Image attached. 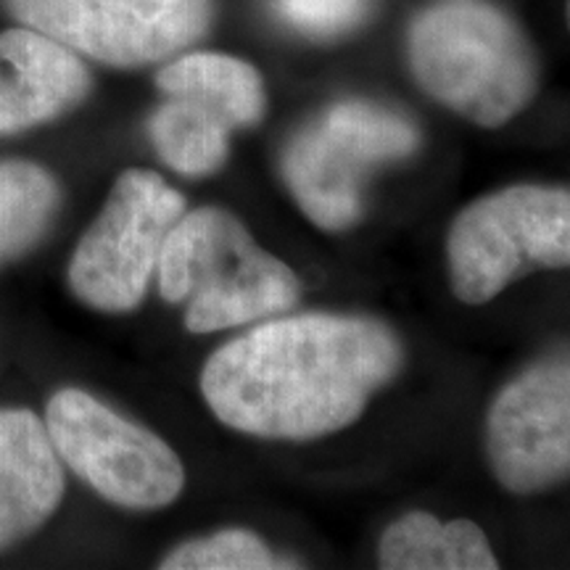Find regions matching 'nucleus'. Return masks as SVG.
Segmentation results:
<instances>
[{
	"label": "nucleus",
	"mask_w": 570,
	"mask_h": 570,
	"mask_svg": "<svg viewBox=\"0 0 570 570\" xmlns=\"http://www.w3.org/2000/svg\"><path fill=\"white\" fill-rule=\"evenodd\" d=\"M402 344L370 317L269 320L209 356L202 394L233 431L306 441L348 428L402 367Z\"/></svg>",
	"instance_id": "nucleus-1"
},
{
	"label": "nucleus",
	"mask_w": 570,
	"mask_h": 570,
	"mask_svg": "<svg viewBox=\"0 0 570 570\" xmlns=\"http://www.w3.org/2000/svg\"><path fill=\"white\" fill-rule=\"evenodd\" d=\"M164 302L185 306L190 333H214L291 309L302 283L267 254L240 219L217 206L183 214L159 254Z\"/></svg>",
	"instance_id": "nucleus-2"
},
{
	"label": "nucleus",
	"mask_w": 570,
	"mask_h": 570,
	"mask_svg": "<svg viewBox=\"0 0 570 570\" xmlns=\"http://www.w3.org/2000/svg\"><path fill=\"white\" fill-rule=\"evenodd\" d=\"M410 63L436 101L481 127L510 122L537 90V59L523 32L479 3L423 13L410 32Z\"/></svg>",
	"instance_id": "nucleus-3"
},
{
	"label": "nucleus",
	"mask_w": 570,
	"mask_h": 570,
	"mask_svg": "<svg viewBox=\"0 0 570 570\" xmlns=\"http://www.w3.org/2000/svg\"><path fill=\"white\" fill-rule=\"evenodd\" d=\"M446 259L454 296L465 304L491 302L533 269L568 267V190L512 185L470 204L449 230Z\"/></svg>",
	"instance_id": "nucleus-4"
},
{
	"label": "nucleus",
	"mask_w": 570,
	"mask_h": 570,
	"mask_svg": "<svg viewBox=\"0 0 570 570\" xmlns=\"http://www.w3.org/2000/svg\"><path fill=\"white\" fill-rule=\"evenodd\" d=\"M417 142V127L394 111L362 101L338 104L291 142L285 183L312 223L344 230L360 219L370 173L407 159Z\"/></svg>",
	"instance_id": "nucleus-5"
},
{
	"label": "nucleus",
	"mask_w": 570,
	"mask_h": 570,
	"mask_svg": "<svg viewBox=\"0 0 570 570\" xmlns=\"http://www.w3.org/2000/svg\"><path fill=\"white\" fill-rule=\"evenodd\" d=\"M46 431L59 460L119 508L159 510L183 494L185 468L175 449L80 389L48 402Z\"/></svg>",
	"instance_id": "nucleus-6"
},
{
	"label": "nucleus",
	"mask_w": 570,
	"mask_h": 570,
	"mask_svg": "<svg viewBox=\"0 0 570 570\" xmlns=\"http://www.w3.org/2000/svg\"><path fill=\"white\" fill-rule=\"evenodd\" d=\"M185 198L148 169L117 177L69 265L75 296L92 309L130 312L142 302Z\"/></svg>",
	"instance_id": "nucleus-7"
},
{
	"label": "nucleus",
	"mask_w": 570,
	"mask_h": 570,
	"mask_svg": "<svg viewBox=\"0 0 570 570\" xmlns=\"http://www.w3.org/2000/svg\"><path fill=\"white\" fill-rule=\"evenodd\" d=\"M13 17L111 67L167 59L206 32L209 0H9Z\"/></svg>",
	"instance_id": "nucleus-8"
},
{
	"label": "nucleus",
	"mask_w": 570,
	"mask_h": 570,
	"mask_svg": "<svg viewBox=\"0 0 570 570\" xmlns=\"http://www.w3.org/2000/svg\"><path fill=\"white\" fill-rule=\"evenodd\" d=\"M489 462L512 494L550 489L570 470V367L558 354L518 375L494 399L487 423Z\"/></svg>",
	"instance_id": "nucleus-9"
},
{
	"label": "nucleus",
	"mask_w": 570,
	"mask_h": 570,
	"mask_svg": "<svg viewBox=\"0 0 570 570\" xmlns=\"http://www.w3.org/2000/svg\"><path fill=\"white\" fill-rule=\"evenodd\" d=\"M88 90V69L59 40L32 27L0 35V135L51 122Z\"/></svg>",
	"instance_id": "nucleus-10"
},
{
	"label": "nucleus",
	"mask_w": 570,
	"mask_h": 570,
	"mask_svg": "<svg viewBox=\"0 0 570 570\" xmlns=\"http://www.w3.org/2000/svg\"><path fill=\"white\" fill-rule=\"evenodd\" d=\"M63 497V470L46 423L30 410H0V547L38 531Z\"/></svg>",
	"instance_id": "nucleus-11"
},
{
	"label": "nucleus",
	"mask_w": 570,
	"mask_h": 570,
	"mask_svg": "<svg viewBox=\"0 0 570 570\" xmlns=\"http://www.w3.org/2000/svg\"><path fill=\"white\" fill-rule=\"evenodd\" d=\"M381 568L391 570H494L499 562L487 533L473 520H439L410 512L391 523L377 547Z\"/></svg>",
	"instance_id": "nucleus-12"
},
{
	"label": "nucleus",
	"mask_w": 570,
	"mask_h": 570,
	"mask_svg": "<svg viewBox=\"0 0 570 570\" xmlns=\"http://www.w3.org/2000/svg\"><path fill=\"white\" fill-rule=\"evenodd\" d=\"M169 98H188L235 130L259 122L265 88L252 63L225 53H190L164 67L156 77Z\"/></svg>",
	"instance_id": "nucleus-13"
},
{
	"label": "nucleus",
	"mask_w": 570,
	"mask_h": 570,
	"mask_svg": "<svg viewBox=\"0 0 570 570\" xmlns=\"http://www.w3.org/2000/svg\"><path fill=\"white\" fill-rule=\"evenodd\" d=\"M148 132L161 159L185 177L217 173L227 159L230 127L188 98L161 104L148 122Z\"/></svg>",
	"instance_id": "nucleus-14"
},
{
	"label": "nucleus",
	"mask_w": 570,
	"mask_h": 570,
	"mask_svg": "<svg viewBox=\"0 0 570 570\" xmlns=\"http://www.w3.org/2000/svg\"><path fill=\"white\" fill-rule=\"evenodd\" d=\"M59 185L30 161H0V265L27 252L46 233Z\"/></svg>",
	"instance_id": "nucleus-15"
},
{
	"label": "nucleus",
	"mask_w": 570,
	"mask_h": 570,
	"mask_svg": "<svg viewBox=\"0 0 570 570\" xmlns=\"http://www.w3.org/2000/svg\"><path fill=\"white\" fill-rule=\"evenodd\" d=\"M283 566L288 562L277 560L265 541L244 529L185 541L161 560L164 570H269Z\"/></svg>",
	"instance_id": "nucleus-16"
},
{
	"label": "nucleus",
	"mask_w": 570,
	"mask_h": 570,
	"mask_svg": "<svg viewBox=\"0 0 570 570\" xmlns=\"http://www.w3.org/2000/svg\"><path fill=\"white\" fill-rule=\"evenodd\" d=\"M275 6L296 30L331 38L360 24L367 17L370 0H275Z\"/></svg>",
	"instance_id": "nucleus-17"
}]
</instances>
